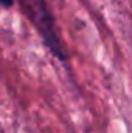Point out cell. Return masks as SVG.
I'll return each instance as SVG.
<instances>
[{
    "mask_svg": "<svg viewBox=\"0 0 132 133\" xmlns=\"http://www.w3.org/2000/svg\"><path fill=\"white\" fill-rule=\"evenodd\" d=\"M22 6L25 9V12L28 14V17L31 19L37 31L40 33L45 45L48 46V50L59 59V61H65V53L64 48L61 45V40L58 37V34L55 31V25H53V17L45 5V0H20Z\"/></svg>",
    "mask_w": 132,
    "mask_h": 133,
    "instance_id": "6da1fadb",
    "label": "cell"
},
{
    "mask_svg": "<svg viewBox=\"0 0 132 133\" xmlns=\"http://www.w3.org/2000/svg\"><path fill=\"white\" fill-rule=\"evenodd\" d=\"M14 5V0H0V6L2 8H11Z\"/></svg>",
    "mask_w": 132,
    "mask_h": 133,
    "instance_id": "7a4b0ae2",
    "label": "cell"
}]
</instances>
